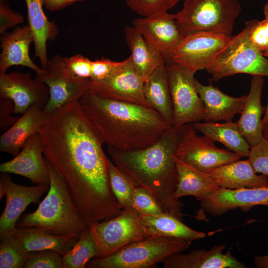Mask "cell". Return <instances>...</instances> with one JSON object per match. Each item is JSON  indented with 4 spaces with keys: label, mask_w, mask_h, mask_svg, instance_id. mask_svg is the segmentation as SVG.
<instances>
[{
    "label": "cell",
    "mask_w": 268,
    "mask_h": 268,
    "mask_svg": "<svg viewBox=\"0 0 268 268\" xmlns=\"http://www.w3.org/2000/svg\"><path fill=\"white\" fill-rule=\"evenodd\" d=\"M0 171L23 176L36 185L49 186V170L39 133L25 141L21 150L12 159L1 163Z\"/></svg>",
    "instance_id": "17"
},
{
    "label": "cell",
    "mask_w": 268,
    "mask_h": 268,
    "mask_svg": "<svg viewBox=\"0 0 268 268\" xmlns=\"http://www.w3.org/2000/svg\"><path fill=\"white\" fill-rule=\"evenodd\" d=\"M24 268H63V256L51 250L31 252Z\"/></svg>",
    "instance_id": "37"
},
{
    "label": "cell",
    "mask_w": 268,
    "mask_h": 268,
    "mask_svg": "<svg viewBox=\"0 0 268 268\" xmlns=\"http://www.w3.org/2000/svg\"><path fill=\"white\" fill-rule=\"evenodd\" d=\"M78 101L104 144L117 150L146 147L172 126L150 107L102 97L89 90Z\"/></svg>",
    "instance_id": "2"
},
{
    "label": "cell",
    "mask_w": 268,
    "mask_h": 268,
    "mask_svg": "<svg viewBox=\"0 0 268 268\" xmlns=\"http://www.w3.org/2000/svg\"><path fill=\"white\" fill-rule=\"evenodd\" d=\"M43 108V106L38 104L32 105L1 135L0 152L6 153L13 157L19 152L25 141L38 133L47 120L48 115Z\"/></svg>",
    "instance_id": "21"
},
{
    "label": "cell",
    "mask_w": 268,
    "mask_h": 268,
    "mask_svg": "<svg viewBox=\"0 0 268 268\" xmlns=\"http://www.w3.org/2000/svg\"><path fill=\"white\" fill-rule=\"evenodd\" d=\"M268 127V101L267 106L265 107V111L262 119V127L263 130Z\"/></svg>",
    "instance_id": "46"
},
{
    "label": "cell",
    "mask_w": 268,
    "mask_h": 268,
    "mask_svg": "<svg viewBox=\"0 0 268 268\" xmlns=\"http://www.w3.org/2000/svg\"><path fill=\"white\" fill-rule=\"evenodd\" d=\"M85 0H42L44 7L51 11H59L75 2Z\"/></svg>",
    "instance_id": "44"
},
{
    "label": "cell",
    "mask_w": 268,
    "mask_h": 268,
    "mask_svg": "<svg viewBox=\"0 0 268 268\" xmlns=\"http://www.w3.org/2000/svg\"><path fill=\"white\" fill-rule=\"evenodd\" d=\"M27 9L28 25L33 35L34 56L44 67L49 59L47 52V43L53 41L59 34L58 26L50 21L46 16L43 7L42 0H24Z\"/></svg>",
    "instance_id": "28"
},
{
    "label": "cell",
    "mask_w": 268,
    "mask_h": 268,
    "mask_svg": "<svg viewBox=\"0 0 268 268\" xmlns=\"http://www.w3.org/2000/svg\"><path fill=\"white\" fill-rule=\"evenodd\" d=\"M166 66L173 126L180 127L202 120L204 105L196 88V72L172 62Z\"/></svg>",
    "instance_id": "10"
},
{
    "label": "cell",
    "mask_w": 268,
    "mask_h": 268,
    "mask_svg": "<svg viewBox=\"0 0 268 268\" xmlns=\"http://www.w3.org/2000/svg\"><path fill=\"white\" fill-rule=\"evenodd\" d=\"M107 163L110 185L117 200L123 210L133 209L134 193L137 185L108 157Z\"/></svg>",
    "instance_id": "32"
},
{
    "label": "cell",
    "mask_w": 268,
    "mask_h": 268,
    "mask_svg": "<svg viewBox=\"0 0 268 268\" xmlns=\"http://www.w3.org/2000/svg\"><path fill=\"white\" fill-rule=\"evenodd\" d=\"M231 37L207 32L186 35L173 52L171 62L195 72L206 69L226 47Z\"/></svg>",
    "instance_id": "12"
},
{
    "label": "cell",
    "mask_w": 268,
    "mask_h": 268,
    "mask_svg": "<svg viewBox=\"0 0 268 268\" xmlns=\"http://www.w3.org/2000/svg\"><path fill=\"white\" fill-rule=\"evenodd\" d=\"M143 93L151 108L173 126V110L165 63L158 67L144 81Z\"/></svg>",
    "instance_id": "29"
},
{
    "label": "cell",
    "mask_w": 268,
    "mask_h": 268,
    "mask_svg": "<svg viewBox=\"0 0 268 268\" xmlns=\"http://www.w3.org/2000/svg\"><path fill=\"white\" fill-rule=\"evenodd\" d=\"M133 208L141 214L155 215L164 212L152 194L140 186H137L134 190Z\"/></svg>",
    "instance_id": "36"
},
{
    "label": "cell",
    "mask_w": 268,
    "mask_h": 268,
    "mask_svg": "<svg viewBox=\"0 0 268 268\" xmlns=\"http://www.w3.org/2000/svg\"><path fill=\"white\" fill-rule=\"evenodd\" d=\"M225 245H217L210 249H195L187 254L178 252L163 262L164 268H246V266L234 257L229 249L223 251Z\"/></svg>",
    "instance_id": "19"
},
{
    "label": "cell",
    "mask_w": 268,
    "mask_h": 268,
    "mask_svg": "<svg viewBox=\"0 0 268 268\" xmlns=\"http://www.w3.org/2000/svg\"><path fill=\"white\" fill-rule=\"evenodd\" d=\"M265 19L266 20V26H267V30L268 38V15H265ZM265 56L266 58H268V40L267 50L265 54Z\"/></svg>",
    "instance_id": "47"
},
{
    "label": "cell",
    "mask_w": 268,
    "mask_h": 268,
    "mask_svg": "<svg viewBox=\"0 0 268 268\" xmlns=\"http://www.w3.org/2000/svg\"><path fill=\"white\" fill-rule=\"evenodd\" d=\"M66 66L74 76L91 79L92 76V61L81 54L70 57H65Z\"/></svg>",
    "instance_id": "40"
},
{
    "label": "cell",
    "mask_w": 268,
    "mask_h": 268,
    "mask_svg": "<svg viewBox=\"0 0 268 268\" xmlns=\"http://www.w3.org/2000/svg\"><path fill=\"white\" fill-rule=\"evenodd\" d=\"M207 173L221 188L237 189L268 186V176L257 174L248 159L213 168Z\"/></svg>",
    "instance_id": "24"
},
{
    "label": "cell",
    "mask_w": 268,
    "mask_h": 268,
    "mask_svg": "<svg viewBox=\"0 0 268 268\" xmlns=\"http://www.w3.org/2000/svg\"><path fill=\"white\" fill-rule=\"evenodd\" d=\"M29 253L13 235L0 238V268H23Z\"/></svg>",
    "instance_id": "34"
},
{
    "label": "cell",
    "mask_w": 268,
    "mask_h": 268,
    "mask_svg": "<svg viewBox=\"0 0 268 268\" xmlns=\"http://www.w3.org/2000/svg\"><path fill=\"white\" fill-rule=\"evenodd\" d=\"M124 33L131 52L130 58L132 67L144 81L166 61L161 53L134 26H126Z\"/></svg>",
    "instance_id": "25"
},
{
    "label": "cell",
    "mask_w": 268,
    "mask_h": 268,
    "mask_svg": "<svg viewBox=\"0 0 268 268\" xmlns=\"http://www.w3.org/2000/svg\"><path fill=\"white\" fill-rule=\"evenodd\" d=\"M133 26L171 62L175 50L184 37L175 14L161 12L134 19Z\"/></svg>",
    "instance_id": "15"
},
{
    "label": "cell",
    "mask_w": 268,
    "mask_h": 268,
    "mask_svg": "<svg viewBox=\"0 0 268 268\" xmlns=\"http://www.w3.org/2000/svg\"><path fill=\"white\" fill-rule=\"evenodd\" d=\"M0 98L11 100L14 114H23L33 105L44 107L49 91L45 83L33 78L30 73L11 71L0 73Z\"/></svg>",
    "instance_id": "14"
},
{
    "label": "cell",
    "mask_w": 268,
    "mask_h": 268,
    "mask_svg": "<svg viewBox=\"0 0 268 268\" xmlns=\"http://www.w3.org/2000/svg\"><path fill=\"white\" fill-rule=\"evenodd\" d=\"M264 137L268 138V127L263 132Z\"/></svg>",
    "instance_id": "49"
},
{
    "label": "cell",
    "mask_w": 268,
    "mask_h": 268,
    "mask_svg": "<svg viewBox=\"0 0 268 268\" xmlns=\"http://www.w3.org/2000/svg\"><path fill=\"white\" fill-rule=\"evenodd\" d=\"M175 163L178 172V183L174 193L176 199L191 196L200 201L209 198L220 188L208 173L196 169L177 157Z\"/></svg>",
    "instance_id": "26"
},
{
    "label": "cell",
    "mask_w": 268,
    "mask_h": 268,
    "mask_svg": "<svg viewBox=\"0 0 268 268\" xmlns=\"http://www.w3.org/2000/svg\"><path fill=\"white\" fill-rule=\"evenodd\" d=\"M253 20L246 22L241 32L231 36L226 47L206 70L217 81L237 73L268 76V58L254 45L250 38Z\"/></svg>",
    "instance_id": "7"
},
{
    "label": "cell",
    "mask_w": 268,
    "mask_h": 268,
    "mask_svg": "<svg viewBox=\"0 0 268 268\" xmlns=\"http://www.w3.org/2000/svg\"><path fill=\"white\" fill-rule=\"evenodd\" d=\"M248 157L257 173L268 176V138L264 137L259 143L251 146Z\"/></svg>",
    "instance_id": "39"
},
{
    "label": "cell",
    "mask_w": 268,
    "mask_h": 268,
    "mask_svg": "<svg viewBox=\"0 0 268 268\" xmlns=\"http://www.w3.org/2000/svg\"><path fill=\"white\" fill-rule=\"evenodd\" d=\"M200 202V208L197 212L198 218L204 212L219 216L237 208L248 211L256 205L268 206V186L237 189L220 188L212 196Z\"/></svg>",
    "instance_id": "16"
},
{
    "label": "cell",
    "mask_w": 268,
    "mask_h": 268,
    "mask_svg": "<svg viewBox=\"0 0 268 268\" xmlns=\"http://www.w3.org/2000/svg\"><path fill=\"white\" fill-rule=\"evenodd\" d=\"M241 11L238 0H185L182 9L175 15L184 37L199 32L231 37Z\"/></svg>",
    "instance_id": "6"
},
{
    "label": "cell",
    "mask_w": 268,
    "mask_h": 268,
    "mask_svg": "<svg viewBox=\"0 0 268 268\" xmlns=\"http://www.w3.org/2000/svg\"><path fill=\"white\" fill-rule=\"evenodd\" d=\"M0 73L14 66L27 67L40 74L42 67L35 64L29 55V47L34 38L29 25L17 27L0 37Z\"/></svg>",
    "instance_id": "20"
},
{
    "label": "cell",
    "mask_w": 268,
    "mask_h": 268,
    "mask_svg": "<svg viewBox=\"0 0 268 268\" xmlns=\"http://www.w3.org/2000/svg\"><path fill=\"white\" fill-rule=\"evenodd\" d=\"M176 157L196 169L207 173L210 169L239 160L243 156L217 147L213 140L204 135H199L192 124H188L179 143Z\"/></svg>",
    "instance_id": "11"
},
{
    "label": "cell",
    "mask_w": 268,
    "mask_h": 268,
    "mask_svg": "<svg viewBox=\"0 0 268 268\" xmlns=\"http://www.w3.org/2000/svg\"><path fill=\"white\" fill-rule=\"evenodd\" d=\"M194 128L215 142H219L231 151L243 157L248 156L251 146L241 133L237 122L232 121L219 123L197 122L192 124Z\"/></svg>",
    "instance_id": "31"
},
{
    "label": "cell",
    "mask_w": 268,
    "mask_h": 268,
    "mask_svg": "<svg viewBox=\"0 0 268 268\" xmlns=\"http://www.w3.org/2000/svg\"><path fill=\"white\" fill-rule=\"evenodd\" d=\"M88 228L96 245L95 258L109 256L147 237L140 214L134 208L122 210L117 216L103 222L90 223Z\"/></svg>",
    "instance_id": "8"
},
{
    "label": "cell",
    "mask_w": 268,
    "mask_h": 268,
    "mask_svg": "<svg viewBox=\"0 0 268 268\" xmlns=\"http://www.w3.org/2000/svg\"><path fill=\"white\" fill-rule=\"evenodd\" d=\"M12 235L22 244L28 252L54 250L62 256L75 244L79 235H57L38 227H17Z\"/></svg>",
    "instance_id": "27"
},
{
    "label": "cell",
    "mask_w": 268,
    "mask_h": 268,
    "mask_svg": "<svg viewBox=\"0 0 268 268\" xmlns=\"http://www.w3.org/2000/svg\"><path fill=\"white\" fill-rule=\"evenodd\" d=\"M38 133L46 159L63 179L83 219L101 217L118 207L104 143L78 101L49 115Z\"/></svg>",
    "instance_id": "1"
},
{
    "label": "cell",
    "mask_w": 268,
    "mask_h": 268,
    "mask_svg": "<svg viewBox=\"0 0 268 268\" xmlns=\"http://www.w3.org/2000/svg\"><path fill=\"white\" fill-rule=\"evenodd\" d=\"M7 0H0L1 1H6Z\"/></svg>",
    "instance_id": "50"
},
{
    "label": "cell",
    "mask_w": 268,
    "mask_h": 268,
    "mask_svg": "<svg viewBox=\"0 0 268 268\" xmlns=\"http://www.w3.org/2000/svg\"><path fill=\"white\" fill-rule=\"evenodd\" d=\"M14 105L11 100L0 98V130L3 131L12 126L18 118L13 117Z\"/></svg>",
    "instance_id": "43"
},
{
    "label": "cell",
    "mask_w": 268,
    "mask_h": 268,
    "mask_svg": "<svg viewBox=\"0 0 268 268\" xmlns=\"http://www.w3.org/2000/svg\"><path fill=\"white\" fill-rule=\"evenodd\" d=\"M140 214L147 236H162L194 241L204 238V232L194 230L182 219L167 212L155 215Z\"/></svg>",
    "instance_id": "30"
},
{
    "label": "cell",
    "mask_w": 268,
    "mask_h": 268,
    "mask_svg": "<svg viewBox=\"0 0 268 268\" xmlns=\"http://www.w3.org/2000/svg\"><path fill=\"white\" fill-rule=\"evenodd\" d=\"M36 78L45 83L49 98L43 110L49 115L71 102L79 101L89 90L91 79L76 77L68 70L65 57L55 55L48 60Z\"/></svg>",
    "instance_id": "9"
},
{
    "label": "cell",
    "mask_w": 268,
    "mask_h": 268,
    "mask_svg": "<svg viewBox=\"0 0 268 268\" xmlns=\"http://www.w3.org/2000/svg\"><path fill=\"white\" fill-rule=\"evenodd\" d=\"M250 35L253 43L265 56L268 40L266 20H253Z\"/></svg>",
    "instance_id": "41"
},
{
    "label": "cell",
    "mask_w": 268,
    "mask_h": 268,
    "mask_svg": "<svg viewBox=\"0 0 268 268\" xmlns=\"http://www.w3.org/2000/svg\"><path fill=\"white\" fill-rule=\"evenodd\" d=\"M129 62V57L121 62L104 58L92 61L91 80H99L110 77L123 70Z\"/></svg>",
    "instance_id": "38"
},
{
    "label": "cell",
    "mask_w": 268,
    "mask_h": 268,
    "mask_svg": "<svg viewBox=\"0 0 268 268\" xmlns=\"http://www.w3.org/2000/svg\"><path fill=\"white\" fill-rule=\"evenodd\" d=\"M22 15L12 10L3 1L0 2V34H3L9 28L22 23Z\"/></svg>",
    "instance_id": "42"
},
{
    "label": "cell",
    "mask_w": 268,
    "mask_h": 268,
    "mask_svg": "<svg viewBox=\"0 0 268 268\" xmlns=\"http://www.w3.org/2000/svg\"><path fill=\"white\" fill-rule=\"evenodd\" d=\"M198 93L204 105V122L231 121L243 110L247 95L235 97L226 94L211 84L205 85L196 80Z\"/></svg>",
    "instance_id": "22"
},
{
    "label": "cell",
    "mask_w": 268,
    "mask_h": 268,
    "mask_svg": "<svg viewBox=\"0 0 268 268\" xmlns=\"http://www.w3.org/2000/svg\"><path fill=\"white\" fill-rule=\"evenodd\" d=\"M49 186H26L13 182L7 173L0 176V199L5 196L6 203L0 217V238L12 235L22 213L31 203H36Z\"/></svg>",
    "instance_id": "13"
},
{
    "label": "cell",
    "mask_w": 268,
    "mask_h": 268,
    "mask_svg": "<svg viewBox=\"0 0 268 268\" xmlns=\"http://www.w3.org/2000/svg\"><path fill=\"white\" fill-rule=\"evenodd\" d=\"M264 83L263 76H253L243 110L237 121L241 133L251 147L259 143L264 137L262 116L265 107L261 104Z\"/></svg>",
    "instance_id": "23"
},
{
    "label": "cell",
    "mask_w": 268,
    "mask_h": 268,
    "mask_svg": "<svg viewBox=\"0 0 268 268\" xmlns=\"http://www.w3.org/2000/svg\"><path fill=\"white\" fill-rule=\"evenodd\" d=\"M96 253L94 240L87 227L74 246L63 256V268H85Z\"/></svg>",
    "instance_id": "33"
},
{
    "label": "cell",
    "mask_w": 268,
    "mask_h": 268,
    "mask_svg": "<svg viewBox=\"0 0 268 268\" xmlns=\"http://www.w3.org/2000/svg\"><path fill=\"white\" fill-rule=\"evenodd\" d=\"M264 15H268V0L263 6Z\"/></svg>",
    "instance_id": "48"
},
{
    "label": "cell",
    "mask_w": 268,
    "mask_h": 268,
    "mask_svg": "<svg viewBox=\"0 0 268 268\" xmlns=\"http://www.w3.org/2000/svg\"><path fill=\"white\" fill-rule=\"evenodd\" d=\"M187 125L171 126L154 143L122 151L107 146L112 161L138 186L149 191L164 212L182 219L183 204L174 197L178 183L176 153Z\"/></svg>",
    "instance_id": "3"
},
{
    "label": "cell",
    "mask_w": 268,
    "mask_h": 268,
    "mask_svg": "<svg viewBox=\"0 0 268 268\" xmlns=\"http://www.w3.org/2000/svg\"><path fill=\"white\" fill-rule=\"evenodd\" d=\"M143 83L130 58L128 65L119 72L102 80H91L89 90L102 97L150 107L144 95Z\"/></svg>",
    "instance_id": "18"
},
{
    "label": "cell",
    "mask_w": 268,
    "mask_h": 268,
    "mask_svg": "<svg viewBox=\"0 0 268 268\" xmlns=\"http://www.w3.org/2000/svg\"><path fill=\"white\" fill-rule=\"evenodd\" d=\"M133 11L142 17L168 12L180 0H125Z\"/></svg>",
    "instance_id": "35"
},
{
    "label": "cell",
    "mask_w": 268,
    "mask_h": 268,
    "mask_svg": "<svg viewBox=\"0 0 268 268\" xmlns=\"http://www.w3.org/2000/svg\"><path fill=\"white\" fill-rule=\"evenodd\" d=\"M254 264L258 268H268V254L265 256H256Z\"/></svg>",
    "instance_id": "45"
},
{
    "label": "cell",
    "mask_w": 268,
    "mask_h": 268,
    "mask_svg": "<svg viewBox=\"0 0 268 268\" xmlns=\"http://www.w3.org/2000/svg\"><path fill=\"white\" fill-rule=\"evenodd\" d=\"M46 161L50 177L47 194L35 211L19 218L16 227H38L57 235H80L88 225L80 216L63 179Z\"/></svg>",
    "instance_id": "4"
},
{
    "label": "cell",
    "mask_w": 268,
    "mask_h": 268,
    "mask_svg": "<svg viewBox=\"0 0 268 268\" xmlns=\"http://www.w3.org/2000/svg\"><path fill=\"white\" fill-rule=\"evenodd\" d=\"M192 241L150 236L130 243L104 257L94 258L86 268H151L170 255L189 249Z\"/></svg>",
    "instance_id": "5"
}]
</instances>
